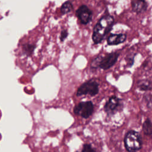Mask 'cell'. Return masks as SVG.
I'll return each instance as SVG.
<instances>
[{
    "mask_svg": "<svg viewBox=\"0 0 152 152\" xmlns=\"http://www.w3.org/2000/svg\"><path fill=\"white\" fill-rule=\"evenodd\" d=\"M119 56V53L117 52L107 53L104 56L99 55L92 61L91 67L94 69L100 68L107 70L115 65Z\"/></svg>",
    "mask_w": 152,
    "mask_h": 152,
    "instance_id": "7a4b0ae2",
    "label": "cell"
},
{
    "mask_svg": "<svg viewBox=\"0 0 152 152\" xmlns=\"http://www.w3.org/2000/svg\"><path fill=\"white\" fill-rule=\"evenodd\" d=\"M94 104L91 101L81 102L75 106L74 113L84 119L89 118L93 113Z\"/></svg>",
    "mask_w": 152,
    "mask_h": 152,
    "instance_id": "5b68a950",
    "label": "cell"
},
{
    "mask_svg": "<svg viewBox=\"0 0 152 152\" xmlns=\"http://www.w3.org/2000/svg\"><path fill=\"white\" fill-rule=\"evenodd\" d=\"M142 131L146 135H152V122L149 118L146 119L142 124Z\"/></svg>",
    "mask_w": 152,
    "mask_h": 152,
    "instance_id": "8fae6325",
    "label": "cell"
},
{
    "mask_svg": "<svg viewBox=\"0 0 152 152\" xmlns=\"http://www.w3.org/2000/svg\"><path fill=\"white\" fill-rule=\"evenodd\" d=\"M99 83L94 79H90L82 84L77 89V96L90 95L94 96L99 93Z\"/></svg>",
    "mask_w": 152,
    "mask_h": 152,
    "instance_id": "277c9868",
    "label": "cell"
},
{
    "mask_svg": "<svg viewBox=\"0 0 152 152\" xmlns=\"http://www.w3.org/2000/svg\"><path fill=\"white\" fill-rule=\"evenodd\" d=\"M124 145L128 152H136L142 147V139L139 132L134 130L128 131L124 137Z\"/></svg>",
    "mask_w": 152,
    "mask_h": 152,
    "instance_id": "3957f363",
    "label": "cell"
},
{
    "mask_svg": "<svg viewBox=\"0 0 152 152\" xmlns=\"http://www.w3.org/2000/svg\"><path fill=\"white\" fill-rule=\"evenodd\" d=\"M75 14L81 23L83 24H88L91 20L93 16L92 11L85 5H81L77 10Z\"/></svg>",
    "mask_w": 152,
    "mask_h": 152,
    "instance_id": "52a82bcc",
    "label": "cell"
},
{
    "mask_svg": "<svg viewBox=\"0 0 152 152\" xmlns=\"http://www.w3.org/2000/svg\"><path fill=\"white\" fill-rule=\"evenodd\" d=\"M126 39V34H112L107 37V42L109 45H117L124 42Z\"/></svg>",
    "mask_w": 152,
    "mask_h": 152,
    "instance_id": "ba28073f",
    "label": "cell"
},
{
    "mask_svg": "<svg viewBox=\"0 0 152 152\" xmlns=\"http://www.w3.org/2000/svg\"><path fill=\"white\" fill-rule=\"evenodd\" d=\"M114 17L109 14H104L94 27L92 40L95 44L100 43L111 31L114 24Z\"/></svg>",
    "mask_w": 152,
    "mask_h": 152,
    "instance_id": "6da1fadb",
    "label": "cell"
},
{
    "mask_svg": "<svg viewBox=\"0 0 152 152\" xmlns=\"http://www.w3.org/2000/svg\"><path fill=\"white\" fill-rule=\"evenodd\" d=\"M138 88L142 91H147L151 89V82L148 80H142L137 83Z\"/></svg>",
    "mask_w": 152,
    "mask_h": 152,
    "instance_id": "30bf717a",
    "label": "cell"
},
{
    "mask_svg": "<svg viewBox=\"0 0 152 152\" xmlns=\"http://www.w3.org/2000/svg\"><path fill=\"white\" fill-rule=\"evenodd\" d=\"M132 10L137 13H141L146 11L148 5L145 0H131Z\"/></svg>",
    "mask_w": 152,
    "mask_h": 152,
    "instance_id": "9c48e42d",
    "label": "cell"
},
{
    "mask_svg": "<svg viewBox=\"0 0 152 152\" xmlns=\"http://www.w3.org/2000/svg\"><path fill=\"white\" fill-rule=\"evenodd\" d=\"M122 107L121 99L116 96H112L109 97L107 102L104 106V110L108 116L115 114L117 111Z\"/></svg>",
    "mask_w": 152,
    "mask_h": 152,
    "instance_id": "8992f818",
    "label": "cell"
},
{
    "mask_svg": "<svg viewBox=\"0 0 152 152\" xmlns=\"http://www.w3.org/2000/svg\"><path fill=\"white\" fill-rule=\"evenodd\" d=\"M73 9V5L70 1L65 2L61 6L60 11L62 14H67L72 11Z\"/></svg>",
    "mask_w": 152,
    "mask_h": 152,
    "instance_id": "7c38bea8",
    "label": "cell"
},
{
    "mask_svg": "<svg viewBox=\"0 0 152 152\" xmlns=\"http://www.w3.org/2000/svg\"><path fill=\"white\" fill-rule=\"evenodd\" d=\"M68 32L66 31V30H63L61 33V36H60V40L62 42L64 41L66 37L68 36Z\"/></svg>",
    "mask_w": 152,
    "mask_h": 152,
    "instance_id": "5bb4252c",
    "label": "cell"
},
{
    "mask_svg": "<svg viewBox=\"0 0 152 152\" xmlns=\"http://www.w3.org/2000/svg\"><path fill=\"white\" fill-rule=\"evenodd\" d=\"M75 152H96V150L90 144H84L81 151H77Z\"/></svg>",
    "mask_w": 152,
    "mask_h": 152,
    "instance_id": "4fadbf2b",
    "label": "cell"
}]
</instances>
